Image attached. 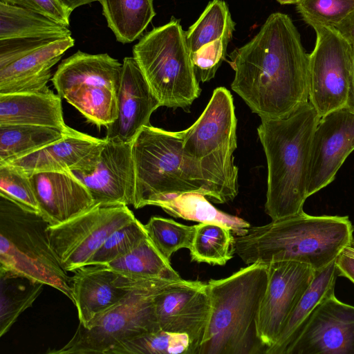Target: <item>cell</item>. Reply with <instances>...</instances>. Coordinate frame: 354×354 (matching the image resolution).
Here are the masks:
<instances>
[{"label": "cell", "mask_w": 354, "mask_h": 354, "mask_svg": "<svg viewBox=\"0 0 354 354\" xmlns=\"http://www.w3.org/2000/svg\"><path fill=\"white\" fill-rule=\"evenodd\" d=\"M38 125L69 131L62 98L48 88L36 92L0 94V126Z\"/></svg>", "instance_id": "7402d4cb"}, {"label": "cell", "mask_w": 354, "mask_h": 354, "mask_svg": "<svg viewBox=\"0 0 354 354\" xmlns=\"http://www.w3.org/2000/svg\"><path fill=\"white\" fill-rule=\"evenodd\" d=\"M280 4H297L302 0H277Z\"/></svg>", "instance_id": "bcb514c9"}, {"label": "cell", "mask_w": 354, "mask_h": 354, "mask_svg": "<svg viewBox=\"0 0 354 354\" xmlns=\"http://www.w3.org/2000/svg\"><path fill=\"white\" fill-rule=\"evenodd\" d=\"M230 58L232 89L261 119L286 117L309 101V54L288 15H269Z\"/></svg>", "instance_id": "6da1fadb"}, {"label": "cell", "mask_w": 354, "mask_h": 354, "mask_svg": "<svg viewBox=\"0 0 354 354\" xmlns=\"http://www.w3.org/2000/svg\"><path fill=\"white\" fill-rule=\"evenodd\" d=\"M236 123L231 93L218 87L196 121L181 131L184 153L203 168L215 203L232 201L239 192V170L233 156L237 147Z\"/></svg>", "instance_id": "52a82bcc"}, {"label": "cell", "mask_w": 354, "mask_h": 354, "mask_svg": "<svg viewBox=\"0 0 354 354\" xmlns=\"http://www.w3.org/2000/svg\"><path fill=\"white\" fill-rule=\"evenodd\" d=\"M108 26L122 43L136 40L151 21L156 12L153 0H99Z\"/></svg>", "instance_id": "4316f807"}, {"label": "cell", "mask_w": 354, "mask_h": 354, "mask_svg": "<svg viewBox=\"0 0 354 354\" xmlns=\"http://www.w3.org/2000/svg\"><path fill=\"white\" fill-rule=\"evenodd\" d=\"M73 45L71 36L57 39L0 68V94L36 92L48 88L52 67Z\"/></svg>", "instance_id": "44dd1931"}, {"label": "cell", "mask_w": 354, "mask_h": 354, "mask_svg": "<svg viewBox=\"0 0 354 354\" xmlns=\"http://www.w3.org/2000/svg\"><path fill=\"white\" fill-rule=\"evenodd\" d=\"M338 276L335 260L315 277L286 320L276 342L266 354H287L319 304L334 293Z\"/></svg>", "instance_id": "cb8c5ba5"}, {"label": "cell", "mask_w": 354, "mask_h": 354, "mask_svg": "<svg viewBox=\"0 0 354 354\" xmlns=\"http://www.w3.org/2000/svg\"><path fill=\"white\" fill-rule=\"evenodd\" d=\"M297 9L304 21L334 27L353 9L354 0H302Z\"/></svg>", "instance_id": "74e56055"}, {"label": "cell", "mask_w": 354, "mask_h": 354, "mask_svg": "<svg viewBox=\"0 0 354 354\" xmlns=\"http://www.w3.org/2000/svg\"><path fill=\"white\" fill-rule=\"evenodd\" d=\"M133 53L161 106L186 110L199 97L201 89L179 20L172 18L147 32Z\"/></svg>", "instance_id": "ba28073f"}, {"label": "cell", "mask_w": 354, "mask_h": 354, "mask_svg": "<svg viewBox=\"0 0 354 354\" xmlns=\"http://www.w3.org/2000/svg\"><path fill=\"white\" fill-rule=\"evenodd\" d=\"M338 276L349 279L354 284V257L343 252L335 259Z\"/></svg>", "instance_id": "b9f144b4"}, {"label": "cell", "mask_w": 354, "mask_h": 354, "mask_svg": "<svg viewBox=\"0 0 354 354\" xmlns=\"http://www.w3.org/2000/svg\"><path fill=\"white\" fill-rule=\"evenodd\" d=\"M57 39L49 37L12 38L0 40V68H3L29 52Z\"/></svg>", "instance_id": "ab89813d"}, {"label": "cell", "mask_w": 354, "mask_h": 354, "mask_svg": "<svg viewBox=\"0 0 354 354\" xmlns=\"http://www.w3.org/2000/svg\"><path fill=\"white\" fill-rule=\"evenodd\" d=\"M155 311L160 329L188 335L198 354L211 311L207 283L177 281L156 296Z\"/></svg>", "instance_id": "5bb4252c"}, {"label": "cell", "mask_w": 354, "mask_h": 354, "mask_svg": "<svg viewBox=\"0 0 354 354\" xmlns=\"http://www.w3.org/2000/svg\"><path fill=\"white\" fill-rule=\"evenodd\" d=\"M353 45V77L352 82L349 95V100L348 102V106L353 108L354 109V44Z\"/></svg>", "instance_id": "f6af8a7d"}, {"label": "cell", "mask_w": 354, "mask_h": 354, "mask_svg": "<svg viewBox=\"0 0 354 354\" xmlns=\"http://www.w3.org/2000/svg\"><path fill=\"white\" fill-rule=\"evenodd\" d=\"M266 264L268 283L258 313L257 333L267 350L276 342L286 320L311 283L315 270L307 264L292 261Z\"/></svg>", "instance_id": "7c38bea8"}, {"label": "cell", "mask_w": 354, "mask_h": 354, "mask_svg": "<svg viewBox=\"0 0 354 354\" xmlns=\"http://www.w3.org/2000/svg\"><path fill=\"white\" fill-rule=\"evenodd\" d=\"M118 93L101 85H84L70 90L63 97L86 120L98 127H108L118 114Z\"/></svg>", "instance_id": "f546056e"}, {"label": "cell", "mask_w": 354, "mask_h": 354, "mask_svg": "<svg viewBox=\"0 0 354 354\" xmlns=\"http://www.w3.org/2000/svg\"><path fill=\"white\" fill-rule=\"evenodd\" d=\"M68 26L41 14L0 2V40L12 38H64Z\"/></svg>", "instance_id": "484cf974"}, {"label": "cell", "mask_w": 354, "mask_h": 354, "mask_svg": "<svg viewBox=\"0 0 354 354\" xmlns=\"http://www.w3.org/2000/svg\"><path fill=\"white\" fill-rule=\"evenodd\" d=\"M151 205L160 207L175 218L223 225L235 236L245 234L250 227L244 219L216 208L204 194L196 192L167 196L154 201Z\"/></svg>", "instance_id": "d4e9b609"}, {"label": "cell", "mask_w": 354, "mask_h": 354, "mask_svg": "<svg viewBox=\"0 0 354 354\" xmlns=\"http://www.w3.org/2000/svg\"><path fill=\"white\" fill-rule=\"evenodd\" d=\"M66 8L73 12L75 8L99 0H59Z\"/></svg>", "instance_id": "ee69618b"}, {"label": "cell", "mask_w": 354, "mask_h": 354, "mask_svg": "<svg viewBox=\"0 0 354 354\" xmlns=\"http://www.w3.org/2000/svg\"><path fill=\"white\" fill-rule=\"evenodd\" d=\"M50 223L0 195V272L55 288L73 301L71 277L51 248Z\"/></svg>", "instance_id": "8992f818"}, {"label": "cell", "mask_w": 354, "mask_h": 354, "mask_svg": "<svg viewBox=\"0 0 354 354\" xmlns=\"http://www.w3.org/2000/svg\"><path fill=\"white\" fill-rule=\"evenodd\" d=\"M316 34L309 54V102L321 118L348 105L353 77V45L331 26L309 24Z\"/></svg>", "instance_id": "30bf717a"}, {"label": "cell", "mask_w": 354, "mask_h": 354, "mask_svg": "<svg viewBox=\"0 0 354 354\" xmlns=\"http://www.w3.org/2000/svg\"><path fill=\"white\" fill-rule=\"evenodd\" d=\"M116 273L131 279H181L170 260L158 250L147 235L129 254L107 264Z\"/></svg>", "instance_id": "83f0119b"}, {"label": "cell", "mask_w": 354, "mask_h": 354, "mask_svg": "<svg viewBox=\"0 0 354 354\" xmlns=\"http://www.w3.org/2000/svg\"><path fill=\"white\" fill-rule=\"evenodd\" d=\"M233 33H227L207 44L192 55L195 72L202 82L212 80L227 55V47Z\"/></svg>", "instance_id": "f35d334b"}, {"label": "cell", "mask_w": 354, "mask_h": 354, "mask_svg": "<svg viewBox=\"0 0 354 354\" xmlns=\"http://www.w3.org/2000/svg\"><path fill=\"white\" fill-rule=\"evenodd\" d=\"M0 336H3L19 316L32 305L42 291L44 284L2 272H0Z\"/></svg>", "instance_id": "1f68e13d"}, {"label": "cell", "mask_w": 354, "mask_h": 354, "mask_svg": "<svg viewBox=\"0 0 354 354\" xmlns=\"http://www.w3.org/2000/svg\"><path fill=\"white\" fill-rule=\"evenodd\" d=\"M0 195L39 213L30 176L8 163H0Z\"/></svg>", "instance_id": "8d00e7d4"}, {"label": "cell", "mask_w": 354, "mask_h": 354, "mask_svg": "<svg viewBox=\"0 0 354 354\" xmlns=\"http://www.w3.org/2000/svg\"><path fill=\"white\" fill-rule=\"evenodd\" d=\"M235 236L227 227L199 223L189 250L192 261L225 266L235 254Z\"/></svg>", "instance_id": "4dcf8cb0"}, {"label": "cell", "mask_w": 354, "mask_h": 354, "mask_svg": "<svg viewBox=\"0 0 354 354\" xmlns=\"http://www.w3.org/2000/svg\"><path fill=\"white\" fill-rule=\"evenodd\" d=\"M348 42L354 44V9L333 27Z\"/></svg>", "instance_id": "7bdbcfd3"}, {"label": "cell", "mask_w": 354, "mask_h": 354, "mask_svg": "<svg viewBox=\"0 0 354 354\" xmlns=\"http://www.w3.org/2000/svg\"><path fill=\"white\" fill-rule=\"evenodd\" d=\"M39 213L50 223H64L95 205L84 185L71 172L30 176Z\"/></svg>", "instance_id": "ffe728a7"}, {"label": "cell", "mask_w": 354, "mask_h": 354, "mask_svg": "<svg viewBox=\"0 0 354 354\" xmlns=\"http://www.w3.org/2000/svg\"><path fill=\"white\" fill-rule=\"evenodd\" d=\"M122 73V64L106 53L77 51L58 66L52 82L62 99L70 90L84 85L106 86L118 92Z\"/></svg>", "instance_id": "603a6c76"}, {"label": "cell", "mask_w": 354, "mask_h": 354, "mask_svg": "<svg viewBox=\"0 0 354 354\" xmlns=\"http://www.w3.org/2000/svg\"><path fill=\"white\" fill-rule=\"evenodd\" d=\"M108 354H197V351L188 335L160 329L125 341Z\"/></svg>", "instance_id": "836d02e7"}, {"label": "cell", "mask_w": 354, "mask_h": 354, "mask_svg": "<svg viewBox=\"0 0 354 354\" xmlns=\"http://www.w3.org/2000/svg\"><path fill=\"white\" fill-rule=\"evenodd\" d=\"M71 277L73 303L80 325L86 327L95 317L110 309L130 291L133 281L107 265H87L74 270Z\"/></svg>", "instance_id": "d6986e66"}, {"label": "cell", "mask_w": 354, "mask_h": 354, "mask_svg": "<svg viewBox=\"0 0 354 354\" xmlns=\"http://www.w3.org/2000/svg\"><path fill=\"white\" fill-rule=\"evenodd\" d=\"M105 142L73 129L59 140L6 163L28 176L49 171L89 173L95 168Z\"/></svg>", "instance_id": "ac0fdd59"}, {"label": "cell", "mask_w": 354, "mask_h": 354, "mask_svg": "<svg viewBox=\"0 0 354 354\" xmlns=\"http://www.w3.org/2000/svg\"><path fill=\"white\" fill-rule=\"evenodd\" d=\"M0 2L41 14L69 26V17L72 12L59 0H0Z\"/></svg>", "instance_id": "60d3db41"}, {"label": "cell", "mask_w": 354, "mask_h": 354, "mask_svg": "<svg viewBox=\"0 0 354 354\" xmlns=\"http://www.w3.org/2000/svg\"><path fill=\"white\" fill-rule=\"evenodd\" d=\"M178 280L132 279L131 288L122 300L95 317L86 327L79 324L64 346L48 353L108 354L125 341L160 330L155 311V299Z\"/></svg>", "instance_id": "9c48e42d"}, {"label": "cell", "mask_w": 354, "mask_h": 354, "mask_svg": "<svg viewBox=\"0 0 354 354\" xmlns=\"http://www.w3.org/2000/svg\"><path fill=\"white\" fill-rule=\"evenodd\" d=\"M136 219L127 205H95L88 210L48 228L52 249L66 272L86 266L115 230Z\"/></svg>", "instance_id": "8fae6325"}, {"label": "cell", "mask_w": 354, "mask_h": 354, "mask_svg": "<svg viewBox=\"0 0 354 354\" xmlns=\"http://www.w3.org/2000/svg\"><path fill=\"white\" fill-rule=\"evenodd\" d=\"M136 172L133 207L185 192L204 194L215 203L212 186L198 162L185 155L180 131L145 126L131 143Z\"/></svg>", "instance_id": "5b68a950"}, {"label": "cell", "mask_w": 354, "mask_h": 354, "mask_svg": "<svg viewBox=\"0 0 354 354\" xmlns=\"http://www.w3.org/2000/svg\"><path fill=\"white\" fill-rule=\"evenodd\" d=\"M347 216H312L304 211L250 227L235 236V254L246 264L292 261L315 271L327 266L353 239Z\"/></svg>", "instance_id": "7a4b0ae2"}, {"label": "cell", "mask_w": 354, "mask_h": 354, "mask_svg": "<svg viewBox=\"0 0 354 354\" xmlns=\"http://www.w3.org/2000/svg\"><path fill=\"white\" fill-rule=\"evenodd\" d=\"M145 227L153 244L168 260L176 251L190 248L195 232V225L160 216L151 217Z\"/></svg>", "instance_id": "e575fe53"}, {"label": "cell", "mask_w": 354, "mask_h": 354, "mask_svg": "<svg viewBox=\"0 0 354 354\" xmlns=\"http://www.w3.org/2000/svg\"><path fill=\"white\" fill-rule=\"evenodd\" d=\"M118 114L106 127L105 139L132 142L145 126L150 125L152 113L161 106L133 57H125L118 93Z\"/></svg>", "instance_id": "e0dca14e"}, {"label": "cell", "mask_w": 354, "mask_h": 354, "mask_svg": "<svg viewBox=\"0 0 354 354\" xmlns=\"http://www.w3.org/2000/svg\"><path fill=\"white\" fill-rule=\"evenodd\" d=\"M69 131L28 124L0 126V163L10 162L63 138Z\"/></svg>", "instance_id": "f1b7e54d"}, {"label": "cell", "mask_w": 354, "mask_h": 354, "mask_svg": "<svg viewBox=\"0 0 354 354\" xmlns=\"http://www.w3.org/2000/svg\"><path fill=\"white\" fill-rule=\"evenodd\" d=\"M137 218L113 232L93 254L87 265H107L132 251L147 236Z\"/></svg>", "instance_id": "d590c367"}, {"label": "cell", "mask_w": 354, "mask_h": 354, "mask_svg": "<svg viewBox=\"0 0 354 354\" xmlns=\"http://www.w3.org/2000/svg\"><path fill=\"white\" fill-rule=\"evenodd\" d=\"M354 150V109L348 106L320 118L312 140L306 194L309 197L331 183Z\"/></svg>", "instance_id": "4fadbf2b"}, {"label": "cell", "mask_w": 354, "mask_h": 354, "mask_svg": "<svg viewBox=\"0 0 354 354\" xmlns=\"http://www.w3.org/2000/svg\"><path fill=\"white\" fill-rule=\"evenodd\" d=\"M268 283V265L255 263L207 281L211 311L198 354H265L257 317Z\"/></svg>", "instance_id": "277c9868"}, {"label": "cell", "mask_w": 354, "mask_h": 354, "mask_svg": "<svg viewBox=\"0 0 354 354\" xmlns=\"http://www.w3.org/2000/svg\"><path fill=\"white\" fill-rule=\"evenodd\" d=\"M131 143L106 140L93 171H71L86 187L95 205H133L136 172Z\"/></svg>", "instance_id": "2e32d148"}, {"label": "cell", "mask_w": 354, "mask_h": 354, "mask_svg": "<svg viewBox=\"0 0 354 354\" xmlns=\"http://www.w3.org/2000/svg\"><path fill=\"white\" fill-rule=\"evenodd\" d=\"M235 25L224 1H210L196 21L185 32L191 55L223 35L233 33Z\"/></svg>", "instance_id": "d6a6232c"}, {"label": "cell", "mask_w": 354, "mask_h": 354, "mask_svg": "<svg viewBox=\"0 0 354 354\" xmlns=\"http://www.w3.org/2000/svg\"><path fill=\"white\" fill-rule=\"evenodd\" d=\"M319 119L309 101L286 117L261 119L257 133L268 165L265 212L272 221L304 211L312 140Z\"/></svg>", "instance_id": "3957f363"}, {"label": "cell", "mask_w": 354, "mask_h": 354, "mask_svg": "<svg viewBox=\"0 0 354 354\" xmlns=\"http://www.w3.org/2000/svg\"><path fill=\"white\" fill-rule=\"evenodd\" d=\"M287 354H354V306L328 296Z\"/></svg>", "instance_id": "9a60e30c"}]
</instances>
